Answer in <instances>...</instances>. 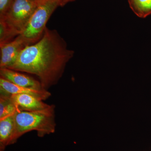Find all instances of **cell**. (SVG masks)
<instances>
[{"label":"cell","mask_w":151,"mask_h":151,"mask_svg":"<svg viewBox=\"0 0 151 151\" xmlns=\"http://www.w3.org/2000/svg\"><path fill=\"white\" fill-rule=\"evenodd\" d=\"M74 54L56 30L46 27L40 40L24 48L8 68L37 76L47 90L57 84Z\"/></svg>","instance_id":"obj_1"},{"label":"cell","mask_w":151,"mask_h":151,"mask_svg":"<svg viewBox=\"0 0 151 151\" xmlns=\"http://www.w3.org/2000/svg\"><path fill=\"white\" fill-rule=\"evenodd\" d=\"M14 116L15 127L14 144L20 137L31 131H37L40 137L55 132L54 105L40 111H17Z\"/></svg>","instance_id":"obj_2"},{"label":"cell","mask_w":151,"mask_h":151,"mask_svg":"<svg viewBox=\"0 0 151 151\" xmlns=\"http://www.w3.org/2000/svg\"><path fill=\"white\" fill-rule=\"evenodd\" d=\"M61 0H42L30 19L24 31L19 35L27 46L36 43L43 36L46 24Z\"/></svg>","instance_id":"obj_3"},{"label":"cell","mask_w":151,"mask_h":151,"mask_svg":"<svg viewBox=\"0 0 151 151\" xmlns=\"http://www.w3.org/2000/svg\"><path fill=\"white\" fill-rule=\"evenodd\" d=\"M42 0H14L4 16L0 17L15 32L21 34L31 17Z\"/></svg>","instance_id":"obj_4"},{"label":"cell","mask_w":151,"mask_h":151,"mask_svg":"<svg viewBox=\"0 0 151 151\" xmlns=\"http://www.w3.org/2000/svg\"><path fill=\"white\" fill-rule=\"evenodd\" d=\"M26 46L19 35L10 42L0 44V68H9L13 65L20 52Z\"/></svg>","instance_id":"obj_5"},{"label":"cell","mask_w":151,"mask_h":151,"mask_svg":"<svg viewBox=\"0 0 151 151\" xmlns=\"http://www.w3.org/2000/svg\"><path fill=\"white\" fill-rule=\"evenodd\" d=\"M11 99L19 111H35L46 109L51 105L31 94H16L10 95Z\"/></svg>","instance_id":"obj_6"},{"label":"cell","mask_w":151,"mask_h":151,"mask_svg":"<svg viewBox=\"0 0 151 151\" xmlns=\"http://www.w3.org/2000/svg\"><path fill=\"white\" fill-rule=\"evenodd\" d=\"M0 90L2 94L12 95L16 94H31L42 100H46L51 96V93L45 89H38L17 86L11 82L0 78Z\"/></svg>","instance_id":"obj_7"},{"label":"cell","mask_w":151,"mask_h":151,"mask_svg":"<svg viewBox=\"0 0 151 151\" xmlns=\"http://www.w3.org/2000/svg\"><path fill=\"white\" fill-rule=\"evenodd\" d=\"M0 75L1 78L17 86L33 89H43L40 81H37L28 76L19 73L16 70L8 68H1Z\"/></svg>","instance_id":"obj_8"},{"label":"cell","mask_w":151,"mask_h":151,"mask_svg":"<svg viewBox=\"0 0 151 151\" xmlns=\"http://www.w3.org/2000/svg\"><path fill=\"white\" fill-rule=\"evenodd\" d=\"M15 127L14 115L0 120V151L14 144Z\"/></svg>","instance_id":"obj_9"},{"label":"cell","mask_w":151,"mask_h":151,"mask_svg":"<svg viewBox=\"0 0 151 151\" xmlns=\"http://www.w3.org/2000/svg\"><path fill=\"white\" fill-rule=\"evenodd\" d=\"M130 8L141 18L151 14V0H128Z\"/></svg>","instance_id":"obj_10"},{"label":"cell","mask_w":151,"mask_h":151,"mask_svg":"<svg viewBox=\"0 0 151 151\" xmlns=\"http://www.w3.org/2000/svg\"><path fill=\"white\" fill-rule=\"evenodd\" d=\"M19 111L13 102L10 95L1 93L0 96V120L14 115Z\"/></svg>","instance_id":"obj_11"},{"label":"cell","mask_w":151,"mask_h":151,"mask_svg":"<svg viewBox=\"0 0 151 151\" xmlns=\"http://www.w3.org/2000/svg\"><path fill=\"white\" fill-rule=\"evenodd\" d=\"M18 36L4 21L0 19V44L8 43Z\"/></svg>","instance_id":"obj_12"},{"label":"cell","mask_w":151,"mask_h":151,"mask_svg":"<svg viewBox=\"0 0 151 151\" xmlns=\"http://www.w3.org/2000/svg\"><path fill=\"white\" fill-rule=\"evenodd\" d=\"M14 0H0V17L4 16L10 7Z\"/></svg>","instance_id":"obj_13"},{"label":"cell","mask_w":151,"mask_h":151,"mask_svg":"<svg viewBox=\"0 0 151 151\" xmlns=\"http://www.w3.org/2000/svg\"><path fill=\"white\" fill-rule=\"evenodd\" d=\"M75 0H61V3H60V6H63L65 5L67 3L73 1Z\"/></svg>","instance_id":"obj_14"}]
</instances>
